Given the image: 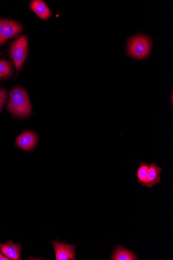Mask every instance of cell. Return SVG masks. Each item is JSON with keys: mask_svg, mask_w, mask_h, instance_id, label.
Returning a JSON list of instances; mask_svg holds the SVG:
<instances>
[{"mask_svg": "<svg viewBox=\"0 0 173 260\" xmlns=\"http://www.w3.org/2000/svg\"><path fill=\"white\" fill-rule=\"evenodd\" d=\"M10 100L7 106L8 111L18 117L30 115V101L27 93L23 88H14L10 92Z\"/></svg>", "mask_w": 173, "mask_h": 260, "instance_id": "obj_1", "label": "cell"}, {"mask_svg": "<svg viewBox=\"0 0 173 260\" xmlns=\"http://www.w3.org/2000/svg\"><path fill=\"white\" fill-rule=\"evenodd\" d=\"M152 42L149 36L143 34L129 38L127 42V55L138 59L147 58L150 54Z\"/></svg>", "mask_w": 173, "mask_h": 260, "instance_id": "obj_2", "label": "cell"}, {"mask_svg": "<svg viewBox=\"0 0 173 260\" xmlns=\"http://www.w3.org/2000/svg\"><path fill=\"white\" fill-rule=\"evenodd\" d=\"M28 52V40L25 35L20 36L12 43L10 55L17 71L23 66Z\"/></svg>", "mask_w": 173, "mask_h": 260, "instance_id": "obj_3", "label": "cell"}, {"mask_svg": "<svg viewBox=\"0 0 173 260\" xmlns=\"http://www.w3.org/2000/svg\"><path fill=\"white\" fill-rule=\"evenodd\" d=\"M23 30L21 26L16 21L9 19H0V45L19 34Z\"/></svg>", "mask_w": 173, "mask_h": 260, "instance_id": "obj_4", "label": "cell"}, {"mask_svg": "<svg viewBox=\"0 0 173 260\" xmlns=\"http://www.w3.org/2000/svg\"><path fill=\"white\" fill-rule=\"evenodd\" d=\"M57 260H74L76 258L75 252L76 246L63 244L55 241L52 243Z\"/></svg>", "mask_w": 173, "mask_h": 260, "instance_id": "obj_5", "label": "cell"}, {"mask_svg": "<svg viewBox=\"0 0 173 260\" xmlns=\"http://www.w3.org/2000/svg\"><path fill=\"white\" fill-rule=\"evenodd\" d=\"M37 142L36 135L33 132L27 131L17 137L16 145L26 151H30L34 148Z\"/></svg>", "mask_w": 173, "mask_h": 260, "instance_id": "obj_6", "label": "cell"}, {"mask_svg": "<svg viewBox=\"0 0 173 260\" xmlns=\"http://www.w3.org/2000/svg\"><path fill=\"white\" fill-rule=\"evenodd\" d=\"M162 171V170L161 168L157 165L155 163L150 164L149 165L147 181L146 187L148 188H151L160 183V175Z\"/></svg>", "mask_w": 173, "mask_h": 260, "instance_id": "obj_7", "label": "cell"}, {"mask_svg": "<svg viewBox=\"0 0 173 260\" xmlns=\"http://www.w3.org/2000/svg\"><path fill=\"white\" fill-rule=\"evenodd\" d=\"M0 249L3 254L10 259H20L21 247L20 244H15L10 241L5 244H0Z\"/></svg>", "mask_w": 173, "mask_h": 260, "instance_id": "obj_8", "label": "cell"}, {"mask_svg": "<svg viewBox=\"0 0 173 260\" xmlns=\"http://www.w3.org/2000/svg\"><path fill=\"white\" fill-rule=\"evenodd\" d=\"M30 9L42 20H46L52 16V12L47 4L40 0L31 3Z\"/></svg>", "mask_w": 173, "mask_h": 260, "instance_id": "obj_9", "label": "cell"}, {"mask_svg": "<svg viewBox=\"0 0 173 260\" xmlns=\"http://www.w3.org/2000/svg\"><path fill=\"white\" fill-rule=\"evenodd\" d=\"M112 260H138V257L131 250L124 247L118 245L115 248L114 252L111 256Z\"/></svg>", "mask_w": 173, "mask_h": 260, "instance_id": "obj_10", "label": "cell"}, {"mask_svg": "<svg viewBox=\"0 0 173 260\" xmlns=\"http://www.w3.org/2000/svg\"><path fill=\"white\" fill-rule=\"evenodd\" d=\"M148 169V164L145 162H141L137 171V176L138 181L144 187H146V185Z\"/></svg>", "mask_w": 173, "mask_h": 260, "instance_id": "obj_11", "label": "cell"}, {"mask_svg": "<svg viewBox=\"0 0 173 260\" xmlns=\"http://www.w3.org/2000/svg\"><path fill=\"white\" fill-rule=\"evenodd\" d=\"M12 72L10 63L5 60H0V79L8 77Z\"/></svg>", "mask_w": 173, "mask_h": 260, "instance_id": "obj_12", "label": "cell"}, {"mask_svg": "<svg viewBox=\"0 0 173 260\" xmlns=\"http://www.w3.org/2000/svg\"><path fill=\"white\" fill-rule=\"evenodd\" d=\"M7 99V94L6 91L0 89V112H2V107L6 102Z\"/></svg>", "mask_w": 173, "mask_h": 260, "instance_id": "obj_13", "label": "cell"}, {"mask_svg": "<svg viewBox=\"0 0 173 260\" xmlns=\"http://www.w3.org/2000/svg\"><path fill=\"white\" fill-rule=\"evenodd\" d=\"M10 259L0 253V260H10Z\"/></svg>", "mask_w": 173, "mask_h": 260, "instance_id": "obj_14", "label": "cell"}]
</instances>
